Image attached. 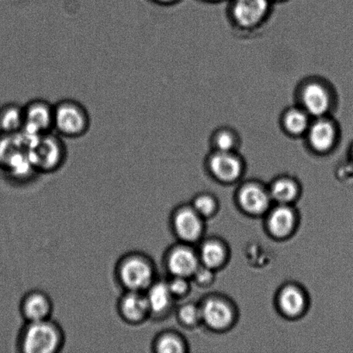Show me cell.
Here are the masks:
<instances>
[{
	"label": "cell",
	"instance_id": "obj_1",
	"mask_svg": "<svg viewBox=\"0 0 353 353\" xmlns=\"http://www.w3.org/2000/svg\"><path fill=\"white\" fill-rule=\"evenodd\" d=\"M32 137L23 131L0 134V169L12 181L27 183L39 174L29 157Z\"/></svg>",
	"mask_w": 353,
	"mask_h": 353
},
{
	"label": "cell",
	"instance_id": "obj_2",
	"mask_svg": "<svg viewBox=\"0 0 353 353\" xmlns=\"http://www.w3.org/2000/svg\"><path fill=\"white\" fill-rule=\"evenodd\" d=\"M65 344L61 327L52 319L26 323L17 338V347L23 353H58Z\"/></svg>",
	"mask_w": 353,
	"mask_h": 353
},
{
	"label": "cell",
	"instance_id": "obj_3",
	"mask_svg": "<svg viewBox=\"0 0 353 353\" xmlns=\"http://www.w3.org/2000/svg\"><path fill=\"white\" fill-rule=\"evenodd\" d=\"M115 274L124 290L145 292L157 280V268L150 256L130 252L117 263Z\"/></svg>",
	"mask_w": 353,
	"mask_h": 353
},
{
	"label": "cell",
	"instance_id": "obj_4",
	"mask_svg": "<svg viewBox=\"0 0 353 353\" xmlns=\"http://www.w3.org/2000/svg\"><path fill=\"white\" fill-rule=\"evenodd\" d=\"M29 157L39 174H53L60 170L68 159V148L64 138L54 131L32 137Z\"/></svg>",
	"mask_w": 353,
	"mask_h": 353
},
{
	"label": "cell",
	"instance_id": "obj_5",
	"mask_svg": "<svg viewBox=\"0 0 353 353\" xmlns=\"http://www.w3.org/2000/svg\"><path fill=\"white\" fill-rule=\"evenodd\" d=\"M91 123L88 110L77 100L65 99L54 103V131L64 139L84 137Z\"/></svg>",
	"mask_w": 353,
	"mask_h": 353
},
{
	"label": "cell",
	"instance_id": "obj_6",
	"mask_svg": "<svg viewBox=\"0 0 353 353\" xmlns=\"http://www.w3.org/2000/svg\"><path fill=\"white\" fill-rule=\"evenodd\" d=\"M300 106L312 119L330 116L335 105V95L331 86L318 79H310L299 92Z\"/></svg>",
	"mask_w": 353,
	"mask_h": 353
},
{
	"label": "cell",
	"instance_id": "obj_7",
	"mask_svg": "<svg viewBox=\"0 0 353 353\" xmlns=\"http://www.w3.org/2000/svg\"><path fill=\"white\" fill-rule=\"evenodd\" d=\"M272 0H230L231 19L243 30L257 29L268 19Z\"/></svg>",
	"mask_w": 353,
	"mask_h": 353
},
{
	"label": "cell",
	"instance_id": "obj_8",
	"mask_svg": "<svg viewBox=\"0 0 353 353\" xmlns=\"http://www.w3.org/2000/svg\"><path fill=\"white\" fill-rule=\"evenodd\" d=\"M23 131L37 137L54 131V105L46 99H34L23 105Z\"/></svg>",
	"mask_w": 353,
	"mask_h": 353
},
{
	"label": "cell",
	"instance_id": "obj_9",
	"mask_svg": "<svg viewBox=\"0 0 353 353\" xmlns=\"http://www.w3.org/2000/svg\"><path fill=\"white\" fill-rule=\"evenodd\" d=\"M340 129L330 116L313 119L305 134L310 147L319 154L330 153L340 140Z\"/></svg>",
	"mask_w": 353,
	"mask_h": 353
},
{
	"label": "cell",
	"instance_id": "obj_10",
	"mask_svg": "<svg viewBox=\"0 0 353 353\" xmlns=\"http://www.w3.org/2000/svg\"><path fill=\"white\" fill-rule=\"evenodd\" d=\"M117 312L124 323L132 326L143 324L151 318L145 292L124 290L117 303Z\"/></svg>",
	"mask_w": 353,
	"mask_h": 353
},
{
	"label": "cell",
	"instance_id": "obj_11",
	"mask_svg": "<svg viewBox=\"0 0 353 353\" xmlns=\"http://www.w3.org/2000/svg\"><path fill=\"white\" fill-rule=\"evenodd\" d=\"M20 312L26 323L51 319L54 312L53 301L43 290H30L21 300Z\"/></svg>",
	"mask_w": 353,
	"mask_h": 353
},
{
	"label": "cell",
	"instance_id": "obj_12",
	"mask_svg": "<svg viewBox=\"0 0 353 353\" xmlns=\"http://www.w3.org/2000/svg\"><path fill=\"white\" fill-rule=\"evenodd\" d=\"M165 266L172 276L188 278L195 274L199 262L194 252L185 247H176L168 252L165 257Z\"/></svg>",
	"mask_w": 353,
	"mask_h": 353
},
{
	"label": "cell",
	"instance_id": "obj_13",
	"mask_svg": "<svg viewBox=\"0 0 353 353\" xmlns=\"http://www.w3.org/2000/svg\"><path fill=\"white\" fill-rule=\"evenodd\" d=\"M235 152L214 151L209 165L211 172L223 181H234L241 174L242 163Z\"/></svg>",
	"mask_w": 353,
	"mask_h": 353
},
{
	"label": "cell",
	"instance_id": "obj_14",
	"mask_svg": "<svg viewBox=\"0 0 353 353\" xmlns=\"http://www.w3.org/2000/svg\"><path fill=\"white\" fill-rule=\"evenodd\" d=\"M172 226L176 235L185 241H196L202 233L199 214L188 208L176 211L172 217Z\"/></svg>",
	"mask_w": 353,
	"mask_h": 353
},
{
	"label": "cell",
	"instance_id": "obj_15",
	"mask_svg": "<svg viewBox=\"0 0 353 353\" xmlns=\"http://www.w3.org/2000/svg\"><path fill=\"white\" fill-rule=\"evenodd\" d=\"M145 295L150 305L152 318H160L167 314L174 299L168 282L157 279L145 292Z\"/></svg>",
	"mask_w": 353,
	"mask_h": 353
},
{
	"label": "cell",
	"instance_id": "obj_16",
	"mask_svg": "<svg viewBox=\"0 0 353 353\" xmlns=\"http://www.w3.org/2000/svg\"><path fill=\"white\" fill-rule=\"evenodd\" d=\"M312 117L305 112L302 107L293 106L283 112L281 119V127L283 132L292 137H305L309 130Z\"/></svg>",
	"mask_w": 353,
	"mask_h": 353
},
{
	"label": "cell",
	"instance_id": "obj_17",
	"mask_svg": "<svg viewBox=\"0 0 353 353\" xmlns=\"http://www.w3.org/2000/svg\"><path fill=\"white\" fill-rule=\"evenodd\" d=\"M201 318L213 328H223L231 323L232 312L226 303L211 299L204 304L201 310Z\"/></svg>",
	"mask_w": 353,
	"mask_h": 353
},
{
	"label": "cell",
	"instance_id": "obj_18",
	"mask_svg": "<svg viewBox=\"0 0 353 353\" xmlns=\"http://www.w3.org/2000/svg\"><path fill=\"white\" fill-rule=\"evenodd\" d=\"M23 123V105L10 102L0 106V134L21 132Z\"/></svg>",
	"mask_w": 353,
	"mask_h": 353
},
{
	"label": "cell",
	"instance_id": "obj_19",
	"mask_svg": "<svg viewBox=\"0 0 353 353\" xmlns=\"http://www.w3.org/2000/svg\"><path fill=\"white\" fill-rule=\"evenodd\" d=\"M242 207L252 214H261L268 209L270 203L268 194L256 185L245 186L240 195Z\"/></svg>",
	"mask_w": 353,
	"mask_h": 353
},
{
	"label": "cell",
	"instance_id": "obj_20",
	"mask_svg": "<svg viewBox=\"0 0 353 353\" xmlns=\"http://www.w3.org/2000/svg\"><path fill=\"white\" fill-rule=\"evenodd\" d=\"M293 223V213L286 207H280L273 211L269 219L270 230L278 237L288 234L292 230Z\"/></svg>",
	"mask_w": 353,
	"mask_h": 353
},
{
	"label": "cell",
	"instance_id": "obj_21",
	"mask_svg": "<svg viewBox=\"0 0 353 353\" xmlns=\"http://www.w3.org/2000/svg\"><path fill=\"white\" fill-rule=\"evenodd\" d=\"M214 151L235 152L240 145V137L230 128H220L216 130L211 137Z\"/></svg>",
	"mask_w": 353,
	"mask_h": 353
},
{
	"label": "cell",
	"instance_id": "obj_22",
	"mask_svg": "<svg viewBox=\"0 0 353 353\" xmlns=\"http://www.w3.org/2000/svg\"><path fill=\"white\" fill-rule=\"evenodd\" d=\"M280 305L282 310L290 316H296L304 307V297L299 290L289 287L286 288L280 296Z\"/></svg>",
	"mask_w": 353,
	"mask_h": 353
},
{
	"label": "cell",
	"instance_id": "obj_23",
	"mask_svg": "<svg viewBox=\"0 0 353 353\" xmlns=\"http://www.w3.org/2000/svg\"><path fill=\"white\" fill-rule=\"evenodd\" d=\"M152 347L158 353H180L185 351L182 341L172 333L158 335Z\"/></svg>",
	"mask_w": 353,
	"mask_h": 353
},
{
	"label": "cell",
	"instance_id": "obj_24",
	"mask_svg": "<svg viewBox=\"0 0 353 353\" xmlns=\"http://www.w3.org/2000/svg\"><path fill=\"white\" fill-rule=\"evenodd\" d=\"M297 189L295 183L289 179H281L272 186V196L280 203L290 202L295 199Z\"/></svg>",
	"mask_w": 353,
	"mask_h": 353
},
{
	"label": "cell",
	"instance_id": "obj_25",
	"mask_svg": "<svg viewBox=\"0 0 353 353\" xmlns=\"http://www.w3.org/2000/svg\"><path fill=\"white\" fill-rule=\"evenodd\" d=\"M202 259L204 265L209 268H217L224 259V251L219 244L210 242L203 245L202 249Z\"/></svg>",
	"mask_w": 353,
	"mask_h": 353
},
{
	"label": "cell",
	"instance_id": "obj_26",
	"mask_svg": "<svg viewBox=\"0 0 353 353\" xmlns=\"http://www.w3.org/2000/svg\"><path fill=\"white\" fill-rule=\"evenodd\" d=\"M180 321L186 325H193L201 318V310L193 305L183 306L179 313Z\"/></svg>",
	"mask_w": 353,
	"mask_h": 353
},
{
	"label": "cell",
	"instance_id": "obj_27",
	"mask_svg": "<svg viewBox=\"0 0 353 353\" xmlns=\"http://www.w3.org/2000/svg\"><path fill=\"white\" fill-rule=\"evenodd\" d=\"M214 210V203L210 196H202L197 197L194 202V210L202 216H208L213 212Z\"/></svg>",
	"mask_w": 353,
	"mask_h": 353
},
{
	"label": "cell",
	"instance_id": "obj_28",
	"mask_svg": "<svg viewBox=\"0 0 353 353\" xmlns=\"http://www.w3.org/2000/svg\"><path fill=\"white\" fill-rule=\"evenodd\" d=\"M168 285L174 297L185 295L188 290V283L185 278L174 276L170 281L168 282Z\"/></svg>",
	"mask_w": 353,
	"mask_h": 353
},
{
	"label": "cell",
	"instance_id": "obj_29",
	"mask_svg": "<svg viewBox=\"0 0 353 353\" xmlns=\"http://www.w3.org/2000/svg\"><path fill=\"white\" fill-rule=\"evenodd\" d=\"M195 274L196 275V279L199 280V282L202 283L209 281L211 278V273L209 270L207 269H197Z\"/></svg>",
	"mask_w": 353,
	"mask_h": 353
},
{
	"label": "cell",
	"instance_id": "obj_30",
	"mask_svg": "<svg viewBox=\"0 0 353 353\" xmlns=\"http://www.w3.org/2000/svg\"><path fill=\"white\" fill-rule=\"evenodd\" d=\"M151 2L161 6H171L179 3L181 0H150Z\"/></svg>",
	"mask_w": 353,
	"mask_h": 353
},
{
	"label": "cell",
	"instance_id": "obj_31",
	"mask_svg": "<svg viewBox=\"0 0 353 353\" xmlns=\"http://www.w3.org/2000/svg\"><path fill=\"white\" fill-rule=\"evenodd\" d=\"M202 1L207 2V3H217L226 1V0H202Z\"/></svg>",
	"mask_w": 353,
	"mask_h": 353
},
{
	"label": "cell",
	"instance_id": "obj_32",
	"mask_svg": "<svg viewBox=\"0 0 353 353\" xmlns=\"http://www.w3.org/2000/svg\"><path fill=\"white\" fill-rule=\"evenodd\" d=\"M272 2H285L287 0H272Z\"/></svg>",
	"mask_w": 353,
	"mask_h": 353
}]
</instances>
